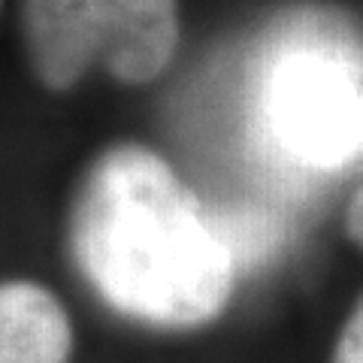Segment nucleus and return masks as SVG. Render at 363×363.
<instances>
[{
	"label": "nucleus",
	"mask_w": 363,
	"mask_h": 363,
	"mask_svg": "<svg viewBox=\"0 0 363 363\" xmlns=\"http://www.w3.org/2000/svg\"><path fill=\"white\" fill-rule=\"evenodd\" d=\"M345 236L363 252V176L345 206Z\"/></svg>",
	"instance_id": "6"
},
{
	"label": "nucleus",
	"mask_w": 363,
	"mask_h": 363,
	"mask_svg": "<svg viewBox=\"0 0 363 363\" xmlns=\"http://www.w3.org/2000/svg\"><path fill=\"white\" fill-rule=\"evenodd\" d=\"M330 363H363V297L357 300V306L345 318L342 330H339Z\"/></svg>",
	"instance_id": "5"
},
{
	"label": "nucleus",
	"mask_w": 363,
	"mask_h": 363,
	"mask_svg": "<svg viewBox=\"0 0 363 363\" xmlns=\"http://www.w3.org/2000/svg\"><path fill=\"white\" fill-rule=\"evenodd\" d=\"M248 143L288 179L333 176L363 155V43L333 9L297 6L257 40Z\"/></svg>",
	"instance_id": "2"
},
{
	"label": "nucleus",
	"mask_w": 363,
	"mask_h": 363,
	"mask_svg": "<svg viewBox=\"0 0 363 363\" xmlns=\"http://www.w3.org/2000/svg\"><path fill=\"white\" fill-rule=\"evenodd\" d=\"M73 321L58 294L30 279L0 285V363H70Z\"/></svg>",
	"instance_id": "4"
},
{
	"label": "nucleus",
	"mask_w": 363,
	"mask_h": 363,
	"mask_svg": "<svg viewBox=\"0 0 363 363\" xmlns=\"http://www.w3.org/2000/svg\"><path fill=\"white\" fill-rule=\"evenodd\" d=\"M67 248L116 315L176 333L218 321L242 267L233 224L143 143H116L91 161L67 215Z\"/></svg>",
	"instance_id": "1"
},
{
	"label": "nucleus",
	"mask_w": 363,
	"mask_h": 363,
	"mask_svg": "<svg viewBox=\"0 0 363 363\" xmlns=\"http://www.w3.org/2000/svg\"><path fill=\"white\" fill-rule=\"evenodd\" d=\"M21 40L33 79L52 94L91 73L143 88L161 79L182 43L179 0H21Z\"/></svg>",
	"instance_id": "3"
}]
</instances>
